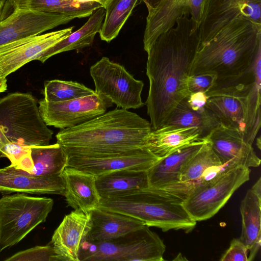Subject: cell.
Returning a JSON list of instances; mask_svg holds the SVG:
<instances>
[{"instance_id": "cell-37", "label": "cell", "mask_w": 261, "mask_h": 261, "mask_svg": "<svg viewBox=\"0 0 261 261\" xmlns=\"http://www.w3.org/2000/svg\"><path fill=\"white\" fill-rule=\"evenodd\" d=\"M12 12L8 0H0V22Z\"/></svg>"}, {"instance_id": "cell-33", "label": "cell", "mask_w": 261, "mask_h": 261, "mask_svg": "<svg viewBox=\"0 0 261 261\" xmlns=\"http://www.w3.org/2000/svg\"><path fill=\"white\" fill-rule=\"evenodd\" d=\"M6 261H60L51 245L37 246L14 254Z\"/></svg>"}, {"instance_id": "cell-2", "label": "cell", "mask_w": 261, "mask_h": 261, "mask_svg": "<svg viewBox=\"0 0 261 261\" xmlns=\"http://www.w3.org/2000/svg\"><path fill=\"white\" fill-rule=\"evenodd\" d=\"M151 130L146 119L128 110L116 108L61 129L56 139L67 154L116 152L146 148Z\"/></svg>"}, {"instance_id": "cell-35", "label": "cell", "mask_w": 261, "mask_h": 261, "mask_svg": "<svg viewBox=\"0 0 261 261\" xmlns=\"http://www.w3.org/2000/svg\"><path fill=\"white\" fill-rule=\"evenodd\" d=\"M248 250L240 239L231 240L229 247L223 254L221 261H248Z\"/></svg>"}, {"instance_id": "cell-8", "label": "cell", "mask_w": 261, "mask_h": 261, "mask_svg": "<svg viewBox=\"0 0 261 261\" xmlns=\"http://www.w3.org/2000/svg\"><path fill=\"white\" fill-rule=\"evenodd\" d=\"M250 168L243 166L231 168L217 177L193 190L182 205L195 221L214 216L233 193L250 178Z\"/></svg>"}, {"instance_id": "cell-39", "label": "cell", "mask_w": 261, "mask_h": 261, "mask_svg": "<svg viewBox=\"0 0 261 261\" xmlns=\"http://www.w3.org/2000/svg\"><path fill=\"white\" fill-rule=\"evenodd\" d=\"M257 196L261 198V179L259 177L257 181L250 189Z\"/></svg>"}, {"instance_id": "cell-27", "label": "cell", "mask_w": 261, "mask_h": 261, "mask_svg": "<svg viewBox=\"0 0 261 261\" xmlns=\"http://www.w3.org/2000/svg\"><path fill=\"white\" fill-rule=\"evenodd\" d=\"M105 14L106 9L103 7L94 10L80 29L47 49L38 61L44 63L58 54L91 45L95 36L101 31Z\"/></svg>"}, {"instance_id": "cell-24", "label": "cell", "mask_w": 261, "mask_h": 261, "mask_svg": "<svg viewBox=\"0 0 261 261\" xmlns=\"http://www.w3.org/2000/svg\"><path fill=\"white\" fill-rule=\"evenodd\" d=\"M261 198L251 189L242 200L240 212L242 229L240 240L248 250V261L255 258L261 245Z\"/></svg>"}, {"instance_id": "cell-28", "label": "cell", "mask_w": 261, "mask_h": 261, "mask_svg": "<svg viewBox=\"0 0 261 261\" xmlns=\"http://www.w3.org/2000/svg\"><path fill=\"white\" fill-rule=\"evenodd\" d=\"M32 163L30 173L37 176L61 175L67 166L68 156L58 143L30 147Z\"/></svg>"}, {"instance_id": "cell-16", "label": "cell", "mask_w": 261, "mask_h": 261, "mask_svg": "<svg viewBox=\"0 0 261 261\" xmlns=\"http://www.w3.org/2000/svg\"><path fill=\"white\" fill-rule=\"evenodd\" d=\"M73 19L58 13L15 9L0 22V46L22 38L39 35Z\"/></svg>"}, {"instance_id": "cell-40", "label": "cell", "mask_w": 261, "mask_h": 261, "mask_svg": "<svg viewBox=\"0 0 261 261\" xmlns=\"http://www.w3.org/2000/svg\"><path fill=\"white\" fill-rule=\"evenodd\" d=\"M7 84L6 78H0V93L7 90Z\"/></svg>"}, {"instance_id": "cell-3", "label": "cell", "mask_w": 261, "mask_h": 261, "mask_svg": "<svg viewBox=\"0 0 261 261\" xmlns=\"http://www.w3.org/2000/svg\"><path fill=\"white\" fill-rule=\"evenodd\" d=\"M260 51L261 25L234 20L199 45L190 75L211 73L217 79L240 75L252 69Z\"/></svg>"}, {"instance_id": "cell-4", "label": "cell", "mask_w": 261, "mask_h": 261, "mask_svg": "<svg viewBox=\"0 0 261 261\" xmlns=\"http://www.w3.org/2000/svg\"><path fill=\"white\" fill-rule=\"evenodd\" d=\"M183 200L163 190L148 188L101 198L98 207L125 215L163 231H191L196 226Z\"/></svg>"}, {"instance_id": "cell-20", "label": "cell", "mask_w": 261, "mask_h": 261, "mask_svg": "<svg viewBox=\"0 0 261 261\" xmlns=\"http://www.w3.org/2000/svg\"><path fill=\"white\" fill-rule=\"evenodd\" d=\"M61 175L65 187L64 196L68 206L85 213L98 207L100 197L95 176L69 167H66Z\"/></svg>"}, {"instance_id": "cell-7", "label": "cell", "mask_w": 261, "mask_h": 261, "mask_svg": "<svg viewBox=\"0 0 261 261\" xmlns=\"http://www.w3.org/2000/svg\"><path fill=\"white\" fill-rule=\"evenodd\" d=\"M54 200L18 193L0 198V252L17 244L45 221Z\"/></svg>"}, {"instance_id": "cell-14", "label": "cell", "mask_w": 261, "mask_h": 261, "mask_svg": "<svg viewBox=\"0 0 261 261\" xmlns=\"http://www.w3.org/2000/svg\"><path fill=\"white\" fill-rule=\"evenodd\" d=\"M207 0H163L158 6L148 11L143 38L147 51L159 35L173 27L177 21L189 15L195 29L202 22Z\"/></svg>"}, {"instance_id": "cell-25", "label": "cell", "mask_w": 261, "mask_h": 261, "mask_svg": "<svg viewBox=\"0 0 261 261\" xmlns=\"http://www.w3.org/2000/svg\"><path fill=\"white\" fill-rule=\"evenodd\" d=\"M8 3L12 11L29 9L61 14L73 18L89 16L94 10L102 7L96 1L80 0H8Z\"/></svg>"}, {"instance_id": "cell-12", "label": "cell", "mask_w": 261, "mask_h": 261, "mask_svg": "<svg viewBox=\"0 0 261 261\" xmlns=\"http://www.w3.org/2000/svg\"><path fill=\"white\" fill-rule=\"evenodd\" d=\"M239 19L261 25V0H207L199 28L200 45L208 42L222 28Z\"/></svg>"}, {"instance_id": "cell-9", "label": "cell", "mask_w": 261, "mask_h": 261, "mask_svg": "<svg viewBox=\"0 0 261 261\" xmlns=\"http://www.w3.org/2000/svg\"><path fill=\"white\" fill-rule=\"evenodd\" d=\"M95 92L109 99L117 107L128 110L143 107L141 93L144 83L135 79L118 63L102 57L90 68Z\"/></svg>"}, {"instance_id": "cell-34", "label": "cell", "mask_w": 261, "mask_h": 261, "mask_svg": "<svg viewBox=\"0 0 261 261\" xmlns=\"http://www.w3.org/2000/svg\"><path fill=\"white\" fill-rule=\"evenodd\" d=\"M217 76L211 73H201L190 75L188 87L190 93L206 92L215 83Z\"/></svg>"}, {"instance_id": "cell-1", "label": "cell", "mask_w": 261, "mask_h": 261, "mask_svg": "<svg viewBox=\"0 0 261 261\" xmlns=\"http://www.w3.org/2000/svg\"><path fill=\"white\" fill-rule=\"evenodd\" d=\"M200 44L199 29L185 15L146 51L149 87L145 104L152 129L165 125L178 104L190 95L188 81Z\"/></svg>"}, {"instance_id": "cell-19", "label": "cell", "mask_w": 261, "mask_h": 261, "mask_svg": "<svg viewBox=\"0 0 261 261\" xmlns=\"http://www.w3.org/2000/svg\"><path fill=\"white\" fill-rule=\"evenodd\" d=\"M65 182L62 175L37 176L10 165L0 168V192L64 195Z\"/></svg>"}, {"instance_id": "cell-17", "label": "cell", "mask_w": 261, "mask_h": 261, "mask_svg": "<svg viewBox=\"0 0 261 261\" xmlns=\"http://www.w3.org/2000/svg\"><path fill=\"white\" fill-rule=\"evenodd\" d=\"M206 139L222 165L257 167L260 159L238 130L220 125Z\"/></svg>"}, {"instance_id": "cell-38", "label": "cell", "mask_w": 261, "mask_h": 261, "mask_svg": "<svg viewBox=\"0 0 261 261\" xmlns=\"http://www.w3.org/2000/svg\"><path fill=\"white\" fill-rule=\"evenodd\" d=\"M146 6L148 11L155 8L163 0H142Z\"/></svg>"}, {"instance_id": "cell-32", "label": "cell", "mask_w": 261, "mask_h": 261, "mask_svg": "<svg viewBox=\"0 0 261 261\" xmlns=\"http://www.w3.org/2000/svg\"><path fill=\"white\" fill-rule=\"evenodd\" d=\"M43 93L46 100L59 102L92 95L95 92L77 82L53 80L45 82Z\"/></svg>"}, {"instance_id": "cell-29", "label": "cell", "mask_w": 261, "mask_h": 261, "mask_svg": "<svg viewBox=\"0 0 261 261\" xmlns=\"http://www.w3.org/2000/svg\"><path fill=\"white\" fill-rule=\"evenodd\" d=\"M165 124L197 128L201 138L206 139L210 133L221 123L207 107L202 111L194 110L185 98L173 110Z\"/></svg>"}, {"instance_id": "cell-13", "label": "cell", "mask_w": 261, "mask_h": 261, "mask_svg": "<svg viewBox=\"0 0 261 261\" xmlns=\"http://www.w3.org/2000/svg\"><path fill=\"white\" fill-rule=\"evenodd\" d=\"M238 166H240L222 165L207 141L184 165L180 173L179 181L162 189L184 200L196 188Z\"/></svg>"}, {"instance_id": "cell-31", "label": "cell", "mask_w": 261, "mask_h": 261, "mask_svg": "<svg viewBox=\"0 0 261 261\" xmlns=\"http://www.w3.org/2000/svg\"><path fill=\"white\" fill-rule=\"evenodd\" d=\"M140 3V0H111L105 9V17L99 33L101 39L110 42L116 38Z\"/></svg>"}, {"instance_id": "cell-36", "label": "cell", "mask_w": 261, "mask_h": 261, "mask_svg": "<svg viewBox=\"0 0 261 261\" xmlns=\"http://www.w3.org/2000/svg\"><path fill=\"white\" fill-rule=\"evenodd\" d=\"M209 96L205 92H196L190 94L185 98L188 105L193 109L202 111L207 108L206 103Z\"/></svg>"}, {"instance_id": "cell-15", "label": "cell", "mask_w": 261, "mask_h": 261, "mask_svg": "<svg viewBox=\"0 0 261 261\" xmlns=\"http://www.w3.org/2000/svg\"><path fill=\"white\" fill-rule=\"evenodd\" d=\"M74 27L21 38L0 46V78H6L27 63L39 60L43 54L67 37Z\"/></svg>"}, {"instance_id": "cell-23", "label": "cell", "mask_w": 261, "mask_h": 261, "mask_svg": "<svg viewBox=\"0 0 261 261\" xmlns=\"http://www.w3.org/2000/svg\"><path fill=\"white\" fill-rule=\"evenodd\" d=\"M206 142L207 140L184 147L160 158L147 170L149 188L162 189L179 182L184 165Z\"/></svg>"}, {"instance_id": "cell-41", "label": "cell", "mask_w": 261, "mask_h": 261, "mask_svg": "<svg viewBox=\"0 0 261 261\" xmlns=\"http://www.w3.org/2000/svg\"><path fill=\"white\" fill-rule=\"evenodd\" d=\"M82 2L96 1L100 3L106 9L111 0H80Z\"/></svg>"}, {"instance_id": "cell-22", "label": "cell", "mask_w": 261, "mask_h": 261, "mask_svg": "<svg viewBox=\"0 0 261 261\" xmlns=\"http://www.w3.org/2000/svg\"><path fill=\"white\" fill-rule=\"evenodd\" d=\"M206 141L201 138L198 128L165 124L152 129L145 147L159 158L196 143Z\"/></svg>"}, {"instance_id": "cell-18", "label": "cell", "mask_w": 261, "mask_h": 261, "mask_svg": "<svg viewBox=\"0 0 261 261\" xmlns=\"http://www.w3.org/2000/svg\"><path fill=\"white\" fill-rule=\"evenodd\" d=\"M91 227L89 213L74 210L64 217L50 242L60 261H80L81 247Z\"/></svg>"}, {"instance_id": "cell-26", "label": "cell", "mask_w": 261, "mask_h": 261, "mask_svg": "<svg viewBox=\"0 0 261 261\" xmlns=\"http://www.w3.org/2000/svg\"><path fill=\"white\" fill-rule=\"evenodd\" d=\"M95 177L100 198L149 188L147 170H119Z\"/></svg>"}, {"instance_id": "cell-6", "label": "cell", "mask_w": 261, "mask_h": 261, "mask_svg": "<svg viewBox=\"0 0 261 261\" xmlns=\"http://www.w3.org/2000/svg\"><path fill=\"white\" fill-rule=\"evenodd\" d=\"M166 247L161 239L149 227H141L106 241H84L80 261H163Z\"/></svg>"}, {"instance_id": "cell-11", "label": "cell", "mask_w": 261, "mask_h": 261, "mask_svg": "<svg viewBox=\"0 0 261 261\" xmlns=\"http://www.w3.org/2000/svg\"><path fill=\"white\" fill-rule=\"evenodd\" d=\"M67 155L66 167L95 176L123 169L147 171L160 159L146 148L116 152Z\"/></svg>"}, {"instance_id": "cell-10", "label": "cell", "mask_w": 261, "mask_h": 261, "mask_svg": "<svg viewBox=\"0 0 261 261\" xmlns=\"http://www.w3.org/2000/svg\"><path fill=\"white\" fill-rule=\"evenodd\" d=\"M41 117L47 126L61 129L72 127L106 112L113 106L108 98L96 94L68 100L38 102Z\"/></svg>"}, {"instance_id": "cell-21", "label": "cell", "mask_w": 261, "mask_h": 261, "mask_svg": "<svg viewBox=\"0 0 261 261\" xmlns=\"http://www.w3.org/2000/svg\"><path fill=\"white\" fill-rule=\"evenodd\" d=\"M88 213L91 227L85 241L90 242L112 240L144 225L135 218L98 207Z\"/></svg>"}, {"instance_id": "cell-30", "label": "cell", "mask_w": 261, "mask_h": 261, "mask_svg": "<svg viewBox=\"0 0 261 261\" xmlns=\"http://www.w3.org/2000/svg\"><path fill=\"white\" fill-rule=\"evenodd\" d=\"M206 107L217 118L221 125L239 130L244 137L245 125L243 111L237 98L226 95L209 96Z\"/></svg>"}, {"instance_id": "cell-5", "label": "cell", "mask_w": 261, "mask_h": 261, "mask_svg": "<svg viewBox=\"0 0 261 261\" xmlns=\"http://www.w3.org/2000/svg\"><path fill=\"white\" fill-rule=\"evenodd\" d=\"M53 131L42 120L36 99L29 93L14 92L0 99V159L3 146L47 145Z\"/></svg>"}]
</instances>
